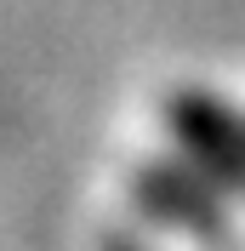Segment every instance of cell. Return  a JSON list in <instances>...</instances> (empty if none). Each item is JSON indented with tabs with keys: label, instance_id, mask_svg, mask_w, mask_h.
<instances>
[{
	"label": "cell",
	"instance_id": "6da1fadb",
	"mask_svg": "<svg viewBox=\"0 0 245 251\" xmlns=\"http://www.w3.org/2000/svg\"><path fill=\"white\" fill-rule=\"evenodd\" d=\"M166 131L183 149V160L199 166L211 183L245 188V120L217 92H199V86L171 92L166 97Z\"/></svg>",
	"mask_w": 245,
	"mask_h": 251
},
{
	"label": "cell",
	"instance_id": "7a4b0ae2",
	"mask_svg": "<svg viewBox=\"0 0 245 251\" xmlns=\"http://www.w3.org/2000/svg\"><path fill=\"white\" fill-rule=\"evenodd\" d=\"M137 205L148 217L188 228V234H211L222 228V183L188 166V160H154L137 172Z\"/></svg>",
	"mask_w": 245,
	"mask_h": 251
}]
</instances>
